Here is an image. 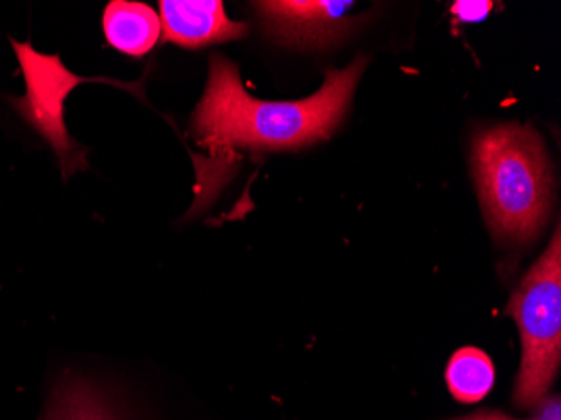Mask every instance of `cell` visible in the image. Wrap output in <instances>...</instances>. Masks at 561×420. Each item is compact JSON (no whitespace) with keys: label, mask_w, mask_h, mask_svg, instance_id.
<instances>
[{"label":"cell","mask_w":561,"mask_h":420,"mask_svg":"<svg viewBox=\"0 0 561 420\" xmlns=\"http://www.w3.org/2000/svg\"><path fill=\"white\" fill-rule=\"evenodd\" d=\"M43 420H126L118 400L84 377L66 374L56 382Z\"/></svg>","instance_id":"obj_7"},{"label":"cell","mask_w":561,"mask_h":420,"mask_svg":"<svg viewBox=\"0 0 561 420\" xmlns=\"http://www.w3.org/2000/svg\"><path fill=\"white\" fill-rule=\"evenodd\" d=\"M22 76L25 81V94L9 98L12 109L31 128L50 145L61 163L62 179L68 180L76 170L88 169L87 148L69 135L65 122V103L69 93L83 83H108L130 91L144 100L145 76L138 83L112 80V78H83L75 75L62 65L59 55H43L33 44L18 43L11 39Z\"/></svg>","instance_id":"obj_4"},{"label":"cell","mask_w":561,"mask_h":420,"mask_svg":"<svg viewBox=\"0 0 561 420\" xmlns=\"http://www.w3.org/2000/svg\"><path fill=\"white\" fill-rule=\"evenodd\" d=\"M365 59L342 71H328L313 97L298 101H263L249 97L234 63L210 59L206 93L192 116V134L214 154L293 150L323 140L348 110Z\"/></svg>","instance_id":"obj_1"},{"label":"cell","mask_w":561,"mask_h":420,"mask_svg":"<svg viewBox=\"0 0 561 420\" xmlns=\"http://www.w3.org/2000/svg\"><path fill=\"white\" fill-rule=\"evenodd\" d=\"M493 4L491 2H456L453 12L459 15V19L465 22L481 21L490 14Z\"/></svg>","instance_id":"obj_10"},{"label":"cell","mask_w":561,"mask_h":420,"mask_svg":"<svg viewBox=\"0 0 561 420\" xmlns=\"http://www.w3.org/2000/svg\"><path fill=\"white\" fill-rule=\"evenodd\" d=\"M159 5L165 43L197 49L248 36V24L227 18L220 0H162Z\"/></svg>","instance_id":"obj_5"},{"label":"cell","mask_w":561,"mask_h":420,"mask_svg":"<svg viewBox=\"0 0 561 420\" xmlns=\"http://www.w3.org/2000/svg\"><path fill=\"white\" fill-rule=\"evenodd\" d=\"M494 365L490 356L479 349L466 347L454 353L447 365L446 381L454 399L474 404L493 390Z\"/></svg>","instance_id":"obj_9"},{"label":"cell","mask_w":561,"mask_h":420,"mask_svg":"<svg viewBox=\"0 0 561 420\" xmlns=\"http://www.w3.org/2000/svg\"><path fill=\"white\" fill-rule=\"evenodd\" d=\"M507 313L519 327L523 359L516 377L515 404L522 409L543 404L561 360V241H553L513 295Z\"/></svg>","instance_id":"obj_3"},{"label":"cell","mask_w":561,"mask_h":420,"mask_svg":"<svg viewBox=\"0 0 561 420\" xmlns=\"http://www.w3.org/2000/svg\"><path fill=\"white\" fill-rule=\"evenodd\" d=\"M106 41L125 55H148L162 36V22L153 9L141 2L113 0L103 15Z\"/></svg>","instance_id":"obj_8"},{"label":"cell","mask_w":561,"mask_h":420,"mask_svg":"<svg viewBox=\"0 0 561 420\" xmlns=\"http://www.w3.org/2000/svg\"><path fill=\"white\" fill-rule=\"evenodd\" d=\"M456 420H518L513 417L506 416V413L497 412V410H481V412L471 413V416L461 417ZM531 420H538L531 419Z\"/></svg>","instance_id":"obj_11"},{"label":"cell","mask_w":561,"mask_h":420,"mask_svg":"<svg viewBox=\"0 0 561 420\" xmlns=\"http://www.w3.org/2000/svg\"><path fill=\"white\" fill-rule=\"evenodd\" d=\"M472 167L494 236L515 245L537 238L553 201V179L540 135L516 123L481 129L472 145Z\"/></svg>","instance_id":"obj_2"},{"label":"cell","mask_w":561,"mask_h":420,"mask_svg":"<svg viewBox=\"0 0 561 420\" xmlns=\"http://www.w3.org/2000/svg\"><path fill=\"white\" fill-rule=\"evenodd\" d=\"M257 11L271 33L286 43L324 44L348 27L346 12L352 2H257Z\"/></svg>","instance_id":"obj_6"}]
</instances>
